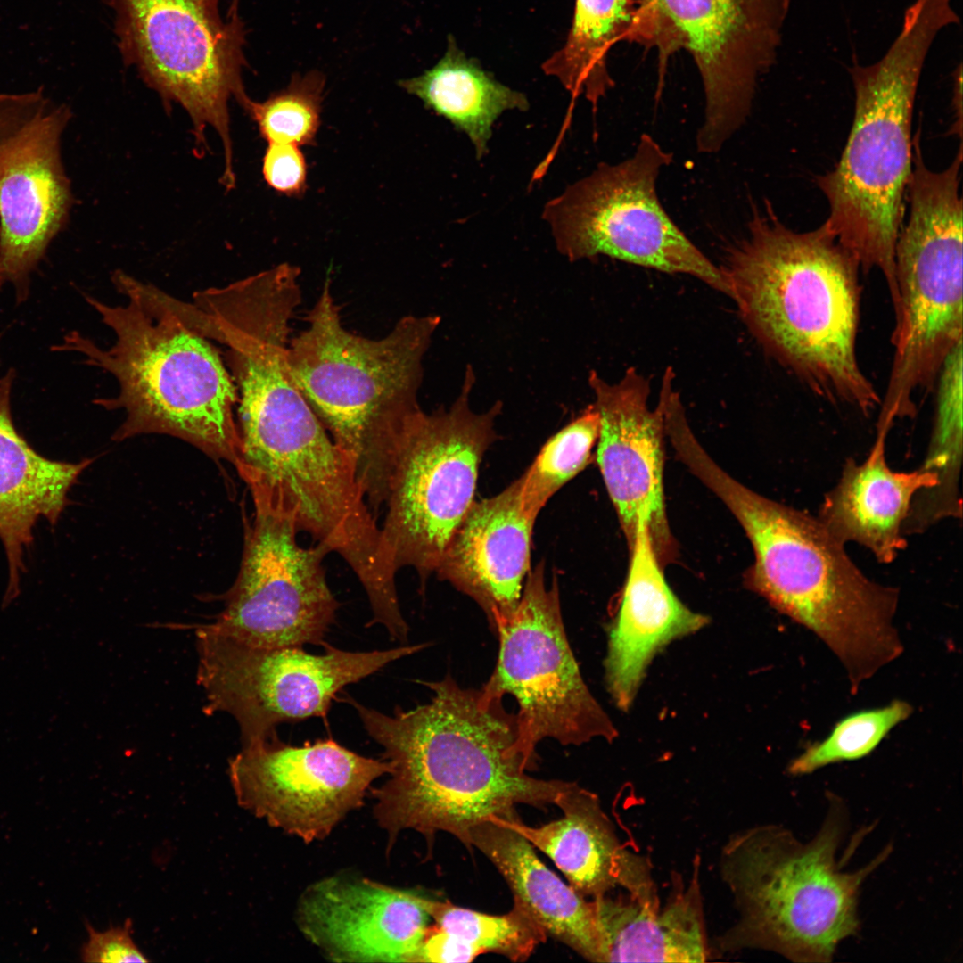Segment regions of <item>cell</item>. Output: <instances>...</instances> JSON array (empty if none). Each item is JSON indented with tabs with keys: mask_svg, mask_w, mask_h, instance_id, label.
I'll return each instance as SVG.
<instances>
[{
	"mask_svg": "<svg viewBox=\"0 0 963 963\" xmlns=\"http://www.w3.org/2000/svg\"><path fill=\"white\" fill-rule=\"evenodd\" d=\"M828 801L820 829L806 843L774 824L729 835L719 872L737 918L716 938L718 953L755 949L794 962H828L839 943L858 933L860 887L893 849L888 845L857 870H844L837 853L846 810L840 799Z\"/></svg>",
	"mask_w": 963,
	"mask_h": 963,
	"instance_id": "7",
	"label": "cell"
},
{
	"mask_svg": "<svg viewBox=\"0 0 963 963\" xmlns=\"http://www.w3.org/2000/svg\"><path fill=\"white\" fill-rule=\"evenodd\" d=\"M555 804L564 816L537 827L523 824L516 812L498 818L546 853L583 897L621 887L645 903H661L649 859L621 843L596 794L570 783Z\"/></svg>",
	"mask_w": 963,
	"mask_h": 963,
	"instance_id": "21",
	"label": "cell"
},
{
	"mask_svg": "<svg viewBox=\"0 0 963 963\" xmlns=\"http://www.w3.org/2000/svg\"><path fill=\"white\" fill-rule=\"evenodd\" d=\"M41 90L0 93V152L6 141L48 103ZM0 268V289L4 284Z\"/></svg>",
	"mask_w": 963,
	"mask_h": 963,
	"instance_id": "36",
	"label": "cell"
},
{
	"mask_svg": "<svg viewBox=\"0 0 963 963\" xmlns=\"http://www.w3.org/2000/svg\"><path fill=\"white\" fill-rule=\"evenodd\" d=\"M700 857L689 881L674 877L664 905L630 895L593 899L605 942L604 962H704L712 954L700 884Z\"/></svg>",
	"mask_w": 963,
	"mask_h": 963,
	"instance_id": "26",
	"label": "cell"
},
{
	"mask_svg": "<svg viewBox=\"0 0 963 963\" xmlns=\"http://www.w3.org/2000/svg\"><path fill=\"white\" fill-rule=\"evenodd\" d=\"M962 157L931 170L913 154L907 187L910 212L895 249L897 303L892 334L893 360L877 423L893 427L913 417L915 399L932 388L941 366L963 341Z\"/></svg>",
	"mask_w": 963,
	"mask_h": 963,
	"instance_id": "8",
	"label": "cell"
},
{
	"mask_svg": "<svg viewBox=\"0 0 963 963\" xmlns=\"http://www.w3.org/2000/svg\"><path fill=\"white\" fill-rule=\"evenodd\" d=\"M88 941L80 951L84 962L124 963L148 962L132 938V923L127 919L122 926H111L99 932L86 922Z\"/></svg>",
	"mask_w": 963,
	"mask_h": 963,
	"instance_id": "34",
	"label": "cell"
},
{
	"mask_svg": "<svg viewBox=\"0 0 963 963\" xmlns=\"http://www.w3.org/2000/svg\"><path fill=\"white\" fill-rule=\"evenodd\" d=\"M672 154L647 134L633 154L601 164L545 206L557 250L570 261L605 255L666 273L692 276L732 297L729 282L662 206L656 181Z\"/></svg>",
	"mask_w": 963,
	"mask_h": 963,
	"instance_id": "11",
	"label": "cell"
},
{
	"mask_svg": "<svg viewBox=\"0 0 963 963\" xmlns=\"http://www.w3.org/2000/svg\"><path fill=\"white\" fill-rule=\"evenodd\" d=\"M324 87L320 72L297 74L282 91L264 102L248 98L243 107L268 144H309L320 125Z\"/></svg>",
	"mask_w": 963,
	"mask_h": 963,
	"instance_id": "33",
	"label": "cell"
},
{
	"mask_svg": "<svg viewBox=\"0 0 963 963\" xmlns=\"http://www.w3.org/2000/svg\"><path fill=\"white\" fill-rule=\"evenodd\" d=\"M792 0H638L637 43L660 62L687 51L700 75L699 152H718L750 113L759 78L775 64Z\"/></svg>",
	"mask_w": 963,
	"mask_h": 963,
	"instance_id": "13",
	"label": "cell"
},
{
	"mask_svg": "<svg viewBox=\"0 0 963 963\" xmlns=\"http://www.w3.org/2000/svg\"><path fill=\"white\" fill-rule=\"evenodd\" d=\"M963 341L949 353L939 371L934 422L920 468L934 474V487L919 490L908 514L910 524L926 531L948 518H961L959 474L963 444Z\"/></svg>",
	"mask_w": 963,
	"mask_h": 963,
	"instance_id": "29",
	"label": "cell"
},
{
	"mask_svg": "<svg viewBox=\"0 0 963 963\" xmlns=\"http://www.w3.org/2000/svg\"><path fill=\"white\" fill-rule=\"evenodd\" d=\"M125 61L134 64L163 100L179 103L193 124L196 144L204 130L219 136L222 181L235 180L228 103L249 98L242 79L244 29L234 7L223 20L218 0H111Z\"/></svg>",
	"mask_w": 963,
	"mask_h": 963,
	"instance_id": "10",
	"label": "cell"
},
{
	"mask_svg": "<svg viewBox=\"0 0 963 963\" xmlns=\"http://www.w3.org/2000/svg\"><path fill=\"white\" fill-rule=\"evenodd\" d=\"M427 909L437 927L466 942L481 954L496 952L514 962L525 961L547 935L527 910L514 900L512 910L498 916L429 898Z\"/></svg>",
	"mask_w": 963,
	"mask_h": 963,
	"instance_id": "30",
	"label": "cell"
},
{
	"mask_svg": "<svg viewBox=\"0 0 963 963\" xmlns=\"http://www.w3.org/2000/svg\"><path fill=\"white\" fill-rule=\"evenodd\" d=\"M428 898L372 879L336 874L300 894L299 930L335 962H416L432 919Z\"/></svg>",
	"mask_w": 963,
	"mask_h": 963,
	"instance_id": "19",
	"label": "cell"
},
{
	"mask_svg": "<svg viewBox=\"0 0 963 963\" xmlns=\"http://www.w3.org/2000/svg\"><path fill=\"white\" fill-rule=\"evenodd\" d=\"M288 347L293 381L333 440L353 460L378 518L400 440L422 408L423 361L438 315H408L381 339L342 325L327 281Z\"/></svg>",
	"mask_w": 963,
	"mask_h": 963,
	"instance_id": "6",
	"label": "cell"
},
{
	"mask_svg": "<svg viewBox=\"0 0 963 963\" xmlns=\"http://www.w3.org/2000/svg\"><path fill=\"white\" fill-rule=\"evenodd\" d=\"M912 712L908 702L893 700L882 707L852 713L838 721L825 739L811 744L793 759L787 772L802 776L830 764L863 758Z\"/></svg>",
	"mask_w": 963,
	"mask_h": 963,
	"instance_id": "32",
	"label": "cell"
},
{
	"mask_svg": "<svg viewBox=\"0 0 963 963\" xmlns=\"http://www.w3.org/2000/svg\"><path fill=\"white\" fill-rule=\"evenodd\" d=\"M619 613L609 632L606 686L616 706L630 708L653 658L671 642L709 622L668 586L648 529L639 525L631 547Z\"/></svg>",
	"mask_w": 963,
	"mask_h": 963,
	"instance_id": "22",
	"label": "cell"
},
{
	"mask_svg": "<svg viewBox=\"0 0 963 963\" xmlns=\"http://www.w3.org/2000/svg\"><path fill=\"white\" fill-rule=\"evenodd\" d=\"M433 692L430 703L384 714L348 696L369 737L391 764L386 781L373 790L374 815L390 841L414 830L429 841L447 832L470 848L469 833L518 804H555L570 785L532 778L536 761L519 743L516 713L502 699L485 701L446 676L419 681Z\"/></svg>",
	"mask_w": 963,
	"mask_h": 963,
	"instance_id": "1",
	"label": "cell"
},
{
	"mask_svg": "<svg viewBox=\"0 0 963 963\" xmlns=\"http://www.w3.org/2000/svg\"><path fill=\"white\" fill-rule=\"evenodd\" d=\"M112 281L126 304L84 298L113 331L114 343L103 349L70 331L52 350L78 352L116 378L118 394L95 401L124 411L115 440L169 434L235 466L241 450L234 417L238 396L217 349L172 309L166 292L122 271Z\"/></svg>",
	"mask_w": 963,
	"mask_h": 963,
	"instance_id": "4",
	"label": "cell"
},
{
	"mask_svg": "<svg viewBox=\"0 0 963 963\" xmlns=\"http://www.w3.org/2000/svg\"><path fill=\"white\" fill-rule=\"evenodd\" d=\"M399 85L465 132L477 158L488 152L492 126L506 110L527 111L526 96L497 81L477 60L469 58L452 36L442 58L423 74Z\"/></svg>",
	"mask_w": 963,
	"mask_h": 963,
	"instance_id": "27",
	"label": "cell"
},
{
	"mask_svg": "<svg viewBox=\"0 0 963 963\" xmlns=\"http://www.w3.org/2000/svg\"><path fill=\"white\" fill-rule=\"evenodd\" d=\"M888 432L877 431L862 463L847 458L837 484L828 491L817 517L837 540L856 542L879 563L890 564L907 545L902 524L916 493L934 487V474L920 467L894 472L887 465Z\"/></svg>",
	"mask_w": 963,
	"mask_h": 963,
	"instance_id": "24",
	"label": "cell"
},
{
	"mask_svg": "<svg viewBox=\"0 0 963 963\" xmlns=\"http://www.w3.org/2000/svg\"><path fill=\"white\" fill-rule=\"evenodd\" d=\"M588 382L599 416L597 460L629 549L646 523L660 564L666 563L673 542L663 495V405L648 407L649 383L634 367L614 383L591 370Z\"/></svg>",
	"mask_w": 963,
	"mask_h": 963,
	"instance_id": "18",
	"label": "cell"
},
{
	"mask_svg": "<svg viewBox=\"0 0 963 963\" xmlns=\"http://www.w3.org/2000/svg\"><path fill=\"white\" fill-rule=\"evenodd\" d=\"M262 172L266 182L276 192L299 196L307 185V164L298 145L268 144Z\"/></svg>",
	"mask_w": 963,
	"mask_h": 963,
	"instance_id": "35",
	"label": "cell"
},
{
	"mask_svg": "<svg viewBox=\"0 0 963 963\" xmlns=\"http://www.w3.org/2000/svg\"><path fill=\"white\" fill-rule=\"evenodd\" d=\"M957 21L946 0H915L885 54L849 68L855 96L852 128L839 161L816 179L829 206L825 223L860 270L882 273L893 306L894 249L912 169L915 97L934 40Z\"/></svg>",
	"mask_w": 963,
	"mask_h": 963,
	"instance_id": "5",
	"label": "cell"
},
{
	"mask_svg": "<svg viewBox=\"0 0 963 963\" xmlns=\"http://www.w3.org/2000/svg\"><path fill=\"white\" fill-rule=\"evenodd\" d=\"M598 432L599 416L592 404L547 440L520 477L522 507L527 516L535 521L548 499L586 467Z\"/></svg>",
	"mask_w": 963,
	"mask_h": 963,
	"instance_id": "31",
	"label": "cell"
},
{
	"mask_svg": "<svg viewBox=\"0 0 963 963\" xmlns=\"http://www.w3.org/2000/svg\"><path fill=\"white\" fill-rule=\"evenodd\" d=\"M14 368L0 378V539L8 564L3 607L21 592L24 551L33 541V528L45 518L54 527L69 503L68 493L94 461L49 459L37 453L17 430L11 407Z\"/></svg>",
	"mask_w": 963,
	"mask_h": 963,
	"instance_id": "23",
	"label": "cell"
},
{
	"mask_svg": "<svg viewBox=\"0 0 963 963\" xmlns=\"http://www.w3.org/2000/svg\"><path fill=\"white\" fill-rule=\"evenodd\" d=\"M390 771L387 761L358 754L332 738L298 746L276 734L243 745L228 764L238 804L307 844L328 836Z\"/></svg>",
	"mask_w": 963,
	"mask_h": 963,
	"instance_id": "16",
	"label": "cell"
},
{
	"mask_svg": "<svg viewBox=\"0 0 963 963\" xmlns=\"http://www.w3.org/2000/svg\"><path fill=\"white\" fill-rule=\"evenodd\" d=\"M195 638L196 678L207 702L205 712L231 715L243 745L276 735L282 723L326 719L346 686L428 646L350 652L326 642L323 654H313L302 646H251L210 624L199 625Z\"/></svg>",
	"mask_w": 963,
	"mask_h": 963,
	"instance_id": "12",
	"label": "cell"
},
{
	"mask_svg": "<svg viewBox=\"0 0 963 963\" xmlns=\"http://www.w3.org/2000/svg\"><path fill=\"white\" fill-rule=\"evenodd\" d=\"M638 18L634 0H575L564 45L542 64L576 97L581 94L597 107L613 86L607 58L614 44L633 41Z\"/></svg>",
	"mask_w": 963,
	"mask_h": 963,
	"instance_id": "28",
	"label": "cell"
},
{
	"mask_svg": "<svg viewBox=\"0 0 963 963\" xmlns=\"http://www.w3.org/2000/svg\"><path fill=\"white\" fill-rule=\"evenodd\" d=\"M254 508L239 574L210 625L251 646H323L339 608L323 566L330 552L300 546L293 520L280 509Z\"/></svg>",
	"mask_w": 963,
	"mask_h": 963,
	"instance_id": "15",
	"label": "cell"
},
{
	"mask_svg": "<svg viewBox=\"0 0 963 963\" xmlns=\"http://www.w3.org/2000/svg\"><path fill=\"white\" fill-rule=\"evenodd\" d=\"M481 953L436 926H429L416 962H471Z\"/></svg>",
	"mask_w": 963,
	"mask_h": 963,
	"instance_id": "37",
	"label": "cell"
},
{
	"mask_svg": "<svg viewBox=\"0 0 963 963\" xmlns=\"http://www.w3.org/2000/svg\"><path fill=\"white\" fill-rule=\"evenodd\" d=\"M497 665L480 689L485 701L512 695L518 703L519 743L536 761L537 744L553 738L579 745L618 735L593 697L569 646L558 586L546 584L544 564L530 571L514 613L498 622Z\"/></svg>",
	"mask_w": 963,
	"mask_h": 963,
	"instance_id": "14",
	"label": "cell"
},
{
	"mask_svg": "<svg viewBox=\"0 0 963 963\" xmlns=\"http://www.w3.org/2000/svg\"><path fill=\"white\" fill-rule=\"evenodd\" d=\"M720 268L752 334L810 391L863 415L880 406L857 356L860 268L825 222L794 231L767 202Z\"/></svg>",
	"mask_w": 963,
	"mask_h": 963,
	"instance_id": "2",
	"label": "cell"
},
{
	"mask_svg": "<svg viewBox=\"0 0 963 963\" xmlns=\"http://www.w3.org/2000/svg\"><path fill=\"white\" fill-rule=\"evenodd\" d=\"M534 523L523 510L519 478L496 496L473 501L435 570L482 608L493 630L519 604Z\"/></svg>",
	"mask_w": 963,
	"mask_h": 963,
	"instance_id": "20",
	"label": "cell"
},
{
	"mask_svg": "<svg viewBox=\"0 0 963 963\" xmlns=\"http://www.w3.org/2000/svg\"><path fill=\"white\" fill-rule=\"evenodd\" d=\"M687 468L722 500L750 539L749 588L833 651L852 692L901 655L893 625L899 590L868 579L817 516L745 487L704 450L689 458Z\"/></svg>",
	"mask_w": 963,
	"mask_h": 963,
	"instance_id": "3",
	"label": "cell"
},
{
	"mask_svg": "<svg viewBox=\"0 0 963 963\" xmlns=\"http://www.w3.org/2000/svg\"><path fill=\"white\" fill-rule=\"evenodd\" d=\"M475 383L468 366L449 407L422 409L408 423L389 479L380 525L398 572L414 568L422 580L434 572L457 528L473 503L479 467L498 439L502 404L474 411Z\"/></svg>",
	"mask_w": 963,
	"mask_h": 963,
	"instance_id": "9",
	"label": "cell"
},
{
	"mask_svg": "<svg viewBox=\"0 0 963 963\" xmlns=\"http://www.w3.org/2000/svg\"><path fill=\"white\" fill-rule=\"evenodd\" d=\"M477 847L498 869L514 900L547 934L592 962H604L605 942L594 901L563 882L536 855L531 844L498 817L470 830Z\"/></svg>",
	"mask_w": 963,
	"mask_h": 963,
	"instance_id": "25",
	"label": "cell"
},
{
	"mask_svg": "<svg viewBox=\"0 0 963 963\" xmlns=\"http://www.w3.org/2000/svg\"><path fill=\"white\" fill-rule=\"evenodd\" d=\"M71 113L51 102L22 125L0 152V268L17 303L71 207L62 139Z\"/></svg>",
	"mask_w": 963,
	"mask_h": 963,
	"instance_id": "17",
	"label": "cell"
}]
</instances>
